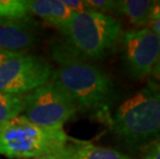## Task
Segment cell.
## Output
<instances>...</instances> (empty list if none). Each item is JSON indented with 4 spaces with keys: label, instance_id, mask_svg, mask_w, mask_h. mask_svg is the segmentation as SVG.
Wrapping results in <instances>:
<instances>
[{
    "label": "cell",
    "instance_id": "cell-1",
    "mask_svg": "<svg viewBox=\"0 0 160 159\" xmlns=\"http://www.w3.org/2000/svg\"><path fill=\"white\" fill-rule=\"evenodd\" d=\"M60 64L51 82L72 99L77 111L110 122L111 110L118 99L117 87L108 74L89 61L69 56H54Z\"/></svg>",
    "mask_w": 160,
    "mask_h": 159
},
{
    "label": "cell",
    "instance_id": "cell-2",
    "mask_svg": "<svg viewBox=\"0 0 160 159\" xmlns=\"http://www.w3.org/2000/svg\"><path fill=\"white\" fill-rule=\"evenodd\" d=\"M60 32L64 43L56 47L53 56H69L89 62L113 53L123 35L117 19L93 11L73 13Z\"/></svg>",
    "mask_w": 160,
    "mask_h": 159
},
{
    "label": "cell",
    "instance_id": "cell-3",
    "mask_svg": "<svg viewBox=\"0 0 160 159\" xmlns=\"http://www.w3.org/2000/svg\"><path fill=\"white\" fill-rule=\"evenodd\" d=\"M115 134L132 148L160 137V93L150 86L124 100L110 119Z\"/></svg>",
    "mask_w": 160,
    "mask_h": 159
},
{
    "label": "cell",
    "instance_id": "cell-4",
    "mask_svg": "<svg viewBox=\"0 0 160 159\" xmlns=\"http://www.w3.org/2000/svg\"><path fill=\"white\" fill-rule=\"evenodd\" d=\"M69 138L63 129L37 126L20 115L0 125V155L11 159L58 156Z\"/></svg>",
    "mask_w": 160,
    "mask_h": 159
},
{
    "label": "cell",
    "instance_id": "cell-5",
    "mask_svg": "<svg viewBox=\"0 0 160 159\" xmlns=\"http://www.w3.org/2000/svg\"><path fill=\"white\" fill-rule=\"evenodd\" d=\"M77 112L68 94L50 81L25 94V107L22 116L37 126L63 129V125Z\"/></svg>",
    "mask_w": 160,
    "mask_h": 159
},
{
    "label": "cell",
    "instance_id": "cell-6",
    "mask_svg": "<svg viewBox=\"0 0 160 159\" xmlns=\"http://www.w3.org/2000/svg\"><path fill=\"white\" fill-rule=\"evenodd\" d=\"M52 73L43 57L20 53L0 65V92L25 95L49 82Z\"/></svg>",
    "mask_w": 160,
    "mask_h": 159
},
{
    "label": "cell",
    "instance_id": "cell-7",
    "mask_svg": "<svg viewBox=\"0 0 160 159\" xmlns=\"http://www.w3.org/2000/svg\"><path fill=\"white\" fill-rule=\"evenodd\" d=\"M122 62L127 76L138 81L151 74L160 56V38L149 28L126 31L121 38Z\"/></svg>",
    "mask_w": 160,
    "mask_h": 159
},
{
    "label": "cell",
    "instance_id": "cell-8",
    "mask_svg": "<svg viewBox=\"0 0 160 159\" xmlns=\"http://www.w3.org/2000/svg\"><path fill=\"white\" fill-rule=\"evenodd\" d=\"M36 40L34 28L26 21L0 20V49L23 52Z\"/></svg>",
    "mask_w": 160,
    "mask_h": 159
},
{
    "label": "cell",
    "instance_id": "cell-9",
    "mask_svg": "<svg viewBox=\"0 0 160 159\" xmlns=\"http://www.w3.org/2000/svg\"><path fill=\"white\" fill-rule=\"evenodd\" d=\"M56 157L60 159H133L115 149L96 146L89 142L71 137Z\"/></svg>",
    "mask_w": 160,
    "mask_h": 159
},
{
    "label": "cell",
    "instance_id": "cell-10",
    "mask_svg": "<svg viewBox=\"0 0 160 159\" xmlns=\"http://www.w3.org/2000/svg\"><path fill=\"white\" fill-rule=\"evenodd\" d=\"M29 12L59 30L73 15L62 0H29Z\"/></svg>",
    "mask_w": 160,
    "mask_h": 159
},
{
    "label": "cell",
    "instance_id": "cell-11",
    "mask_svg": "<svg viewBox=\"0 0 160 159\" xmlns=\"http://www.w3.org/2000/svg\"><path fill=\"white\" fill-rule=\"evenodd\" d=\"M153 2L150 0H120L117 1L116 12L125 16L135 27L149 25L152 19Z\"/></svg>",
    "mask_w": 160,
    "mask_h": 159
},
{
    "label": "cell",
    "instance_id": "cell-12",
    "mask_svg": "<svg viewBox=\"0 0 160 159\" xmlns=\"http://www.w3.org/2000/svg\"><path fill=\"white\" fill-rule=\"evenodd\" d=\"M25 107V95L0 92V125L18 117Z\"/></svg>",
    "mask_w": 160,
    "mask_h": 159
},
{
    "label": "cell",
    "instance_id": "cell-13",
    "mask_svg": "<svg viewBox=\"0 0 160 159\" xmlns=\"http://www.w3.org/2000/svg\"><path fill=\"white\" fill-rule=\"evenodd\" d=\"M29 15V0H0V20L25 21Z\"/></svg>",
    "mask_w": 160,
    "mask_h": 159
},
{
    "label": "cell",
    "instance_id": "cell-14",
    "mask_svg": "<svg viewBox=\"0 0 160 159\" xmlns=\"http://www.w3.org/2000/svg\"><path fill=\"white\" fill-rule=\"evenodd\" d=\"M84 2L88 11L104 15H108V12H115L117 7V1L114 0H86Z\"/></svg>",
    "mask_w": 160,
    "mask_h": 159
},
{
    "label": "cell",
    "instance_id": "cell-15",
    "mask_svg": "<svg viewBox=\"0 0 160 159\" xmlns=\"http://www.w3.org/2000/svg\"><path fill=\"white\" fill-rule=\"evenodd\" d=\"M142 159H160V137L145 147Z\"/></svg>",
    "mask_w": 160,
    "mask_h": 159
},
{
    "label": "cell",
    "instance_id": "cell-16",
    "mask_svg": "<svg viewBox=\"0 0 160 159\" xmlns=\"http://www.w3.org/2000/svg\"><path fill=\"white\" fill-rule=\"evenodd\" d=\"M65 6L69 9L71 12L78 13V12H83L85 11H88L86 5H85L84 1L81 0H62Z\"/></svg>",
    "mask_w": 160,
    "mask_h": 159
},
{
    "label": "cell",
    "instance_id": "cell-17",
    "mask_svg": "<svg viewBox=\"0 0 160 159\" xmlns=\"http://www.w3.org/2000/svg\"><path fill=\"white\" fill-rule=\"evenodd\" d=\"M150 81L154 83H160V56L151 72V80Z\"/></svg>",
    "mask_w": 160,
    "mask_h": 159
},
{
    "label": "cell",
    "instance_id": "cell-18",
    "mask_svg": "<svg viewBox=\"0 0 160 159\" xmlns=\"http://www.w3.org/2000/svg\"><path fill=\"white\" fill-rule=\"evenodd\" d=\"M20 53L23 52H9V51H5V50H1L0 49V65L2 63H4L6 60L12 58L17 55H19Z\"/></svg>",
    "mask_w": 160,
    "mask_h": 159
},
{
    "label": "cell",
    "instance_id": "cell-19",
    "mask_svg": "<svg viewBox=\"0 0 160 159\" xmlns=\"http://www.w3.org/2000/svg\"><path fill=\"white\" fill-rule=\"evenodd\" d=\"M149 29L160 38V19L151 20L149 23Z\"/></svg>",
    "mask_w": 160,
    "mask_h": 159
},
{
    "label": "cell",
    "instance_id": "cell-20",
    "mask_svg": "<svg viewBox=\"0 0 160 159\" xmlns=\"http://www.w3.org/2000/svg\"><path fill=\"white\" fill-rule=\"evenodd\" d=\"M160 19V1H154L153 2L152 7V19Z\"/></svg>",
    "mask_w": 160,
    "mask_h": 159
},
{
    "label": "cell",
    "instance_id": "cell-21",
    "mask_svg": "<svg viewBox=\"0 0 160 159\" xmlns=\"http://www.w3.org/2000/svg\"><path fill=\"white\" fill-rule=\"evenodd\" d=\"M148 86L153 88V89H155L156 91H158V92L160 93V83H154V82H151V81H150Z\"/></svg>",
    "mask_w": 160,
    "mask_h": 159
},
{
    "label": "cell",
    "instance_id": "cell-22",
    "mask_svg": "<svg viewBox=\"0 0 160 159\" xmlns=\"http://www.w3.org/2000/svg\"><path fill=\"white\" fill-rule=\"evenodd\" d=\"M32 159H60L56 156H45V157H38V158H32Z\"/></svg>",
    "mask_w": 160,
    "mask_h": 159
}]
</instances>
